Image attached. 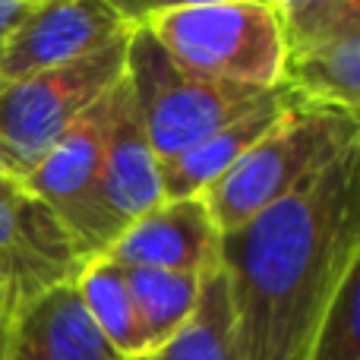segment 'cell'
Listing matches in <instances>:
<instances>
[{
  "label": "cell",
  "instance_id": "cell-17",
  "mask_svg": "<svg viewBox=\"0 0 360 360\" xmlns=\"http://www.w3.org/2000/svg\"><path fill=\"white\" fill-rule=\"evenodd\" d=\"M357 291H360V266L351 269L332 297L326 319L313 338L307 360H360V329H357Z\"/></svg>",
  "mask_w": 360,
  "mask_h": 360
},
{
  "label": "cell",
  "instance_id": "cell-19",
  "mask_svg": "<svg viewBox=\"0 0 360 360\" xmlns=\"http://www.w3.org/2000/svg\"><path fill=\"white\" fill-rule=\"evenodd\" d=\"M10 184H16V177L10 174V168H6L4 158H0V190H4V186H10Z\"/></svg>",
  "mask_w": 360,
  "mask_h": 360
},
{
  "label": "cell",
  "instance_id": "cell-2",
  "mask_svg": "<svg viewBox=\"0 0 360 360\" xmlns=\"http://www.w3.org/2000/svg\"><path fill=\"white\" fill-rule=\"evenodd\" d=\"M136 22L193 76L272 92L281 79V32L272 0L133 6Z\"/></svg>",
  "mask_w": 360,
  "mask_h": 360
},
{
  "label": "cell",
  "instance_id": "cell-4",
  "mask_svg": "<svg viewBox=\"0 0 360 360\" xmlns=\"http://www.w3.org/2000/svg\"><path fill=\"white\" fill-rule=\"evenodd\" d=\"M130 32L79 60L0 82V158L16 180L29 177L51 146L124 79Z\"/></svg>",
  "mask_w": 360,
  "mask_h": 360
},
{
  "label": "cell",
  "instance_id": "cell-1",
  "mask_svg": "<svg viewBox=\"0 0 360 360\" xmlns=\"http://www.w3.org/2000/svg\"><path fill=\"white\" fill-rule=\"evenodd\" d=\"M360 266V146L221 237L234 360H307L332 297Z\"/></svg>",
  "mask_w": 360,
  "mask_h": 360
},
{
  "label": "cell",
  "instance_id": "cell-5",
  "mask_svg": "<svg viewBox=\"0 0 360 360\" xmlns=\"http://www.w3.org/2000/svg\"><path fill=\"white\" fill-rule=\"evenodd\" d=\"M127 82L158 165L199 146L269 95L180 70L139 22L127 41Z\"/></svg>",
  "mask_w": 360,
  "mask_h": 360
},
{
  "label": "cell",
  "instance_id": "cell-20",
  "mask_svg": "<svg viewBox=\"0 0 360 360\" xmlns=\"http://www.w3.org/2000/svg\"><path fill=\"white\" fill-rule=\"evenodd\" d=\"M0 307H6V310H19L16 304L10 300V294H6V288H4V278H0Z\"/></svg>",
  "mask_w": 360,
  "mask_h": 360
},
{
  "label": "cell",
  "instance_id": "cell-13",
  "mask_svg": "<svg viewBox=\"0 0 360 360\" xmlns=\"http://www.w3.org/2000/svg\"><path fill=\"white\" fill-rule=\"evenodd\" d=\"M202 275L162 272V269H124L146 354L158 351L190 319Z\"/></svg>",
  "mask_w": 360,
  "mask_h": 360
},
{
  "label": "cell",
  "instance_id": "cell-6",
  "mask_svg": "<svg viewBox=\"0 0 360 360\" xmlns=\"http://www.w3.org/2000/svg\"><path fill=\"white\" fill-rule=\"evenodd\" d=\"M111 92L89 108L22 180L32 196L48 205L51 215L70 234L82 266L98 259L114 240L101 212V139Z\"/></svg>",
  "mask_w": 360,
  "mask_h": 360
},
{
  "label": "cell",
  "instance_id": "cell-12",
  "mask_svg": "<svg viewBox=\"0 0 360 360\" xmlns=\"http://www.w3.org/2000/svg\"><path fill=\"white\" fill-rule=\"evenodd\" d=\"M278 89L304 105L360 114V32L285 54Z\"/></svg>",
  "mask_w": 360,
  "mask_h": 360
},
{
  "label": "cell",
  "instance_id": "cell-8",
  "mask_svg": "<svg viewBox=\"0 0 360 360\" xmlns=\"http://www.w3.org/2000/svg\"><path fill=\"white\" fill-rule=\"evenodd\" d=\"M101 256L120 269L202 275L221 262V234L202 196L162 199L127 224Z\"/></svg>",
  "mask_w": 360,
  "mask_h": 360
},
{
  "label": "cell",
  "instance_id": "cell-16",
  "mask_svg": "<svg viewBox=\"0 0 360 360\" xmlns=\"http://www.w3.org/2000/svg\"><path fill=\"white\" fill-rule=\"evenodd\" d=\"M285 54L360 32L357 0H272Z\"/></svg>",
  "mask_w": 360,
  "mask_h": 360
},
{
  "label": "cell",
  "instance_id": "cell-15",
  "mask_svg": "<svg viewBox=\"0 0 360 360\" xmlns=\"http://www.w3.org/2000/svg\"><path fill=\"white\" fill-rule=\"evenodd\" d=\"M146 360H234L231 354V300L228 278L218 262L202 275L190 319Z\"/></svg>",
  "mask_w": 360,
  "mask_h": 360
},
{
  "label": "cell",
  "instance_id": "cell-9",
  "mask_svg": "<svg viewBox=\"0 0 360 360\" xmlns=\"http://www.w3.org/2000/svg\"><path fill=\"white\" fill-rule=\"evenodd\" d=\"M162 199V165L149 146L124 73L111 92L101 139V212L111 234L117 237L127 224L155 209Z\"/></svg>",
  "mask_w": 360,
  "mask_h": 360
},
{
  "label": "cell",
  "instance_id": "cell-11",
  "mask_svg": "<svg viewBox=\"0 0 360 360\" xmlns=\"http://www.w3.org/2000/svg\"><path fill=\"white\" fill-rule=\"evenodd\" d=\"M297 98L285 92V89H272L256 108L247 114L228 120L218 127L212 136H205L199 146L180 152V155L162 162V190L165 199H186L199 196L215 184L221 174H228L275 124L278 117L294 105Z\"/></svg>",
  "mask_w": 360,
  "mask_h": 360
},
{
  "label": "cell",
  "instance_id": "cell-3",
  "mask_svg": "<svg viewBox=\"0 0 360 360\" xmlns=\"http://www.w3.org/2000/svg\"><path fill=\"white\" fill-rule=\"evenodd\" d=\"M351 146H360V114L294 101L278 124L199 196L218 234L228 237L310 184Z\"/></svg>",
  "mask_w": 360,
  "mask_h": 360
},
{
  "label": "cell",
  "instance_id": "cell-14",
  "mask_svg": "<svg viewBox=\"0 0 360 360\" xmlns=\"http://www.w3.org/2000/svg\"><path fill=\"white\" fill-rule=\"evenodd\" d=\"M76 291H79L89 319L101 332V338L114 348V354L120 360L146 357L143 332H139L136 313H133L124 269L117 262L105 259V256L89 259L76 275Z\"/></svg>",
  "mask_w": 360,
  "mask_h": 360
},
{
  "label": "cell",
  "instance_id": "cell-10",
  "mask_svg": "<svg viewBox=\"0 0 360 360\" xmlns=\"http://www.w3.org/2000/svg\"><path fill=\"white\" fill-rule=\"evenodd\" d=\"M0 360H120L101 338L76 291V278L25 300L0 338Z\"/></svg>",
  "mask_w": 360,
  "mask_h": 360
},
{
  "label": "cell",
  "instance_id": "cell-7",
  "mask_svg": "<svg viewBox=\"0 0 360 360\" xmlns=\"http://www.w3.org/2000/svg\"><path fill=\"white\" fill-rule=\"evenodd\" d=\"M136 13L111 0H38L32 13L4 35L0 82L79 60L133 29Z\"/></svg>",
  "mask_w": 360,
  "mask_h": 360
},
{
  "label": "cell",
  "instance_id": "cell-21",
  "mask_svg": "<svg viewBox=\"0 0 360 360\" xmlns=\"http://www.w3.org/2000/svg\"><path fill=\"white\" fill-rule=\"evenodd\" d=\"M0 48H4V35H0Z\"/></svg>",
  "mask_w": 360,
  "mask_h": 360
},
{
  "label": "cell",
  "instance_id": "cell-22",
  "mask_svg": "<svg viewBox=\"0 0 360 360\" xmlns=\"http://www.w3.org/2000/svg\"><path fill=\"white\" fill-rule=\"evenodd\" d=\"M136 360H146V357H136Z\"/></svg>",
  "mask_w": 360,
  "mask_h": 360
},
{
  "label": "cell",
  "instance_id": "cell-18",
  "mask_svg": "<svg viewBox=\"0 0 360 360\" xmlns=\"http://www.w3.org/2000/svg\"><path fill=\"white\" fill-rule=\"evenodd\" d=\"M38 0H0V35L13 32L32 13Z\"/></svg>",
  "mask_w": 360,
  "mask_h": 360
}]
</instances>
